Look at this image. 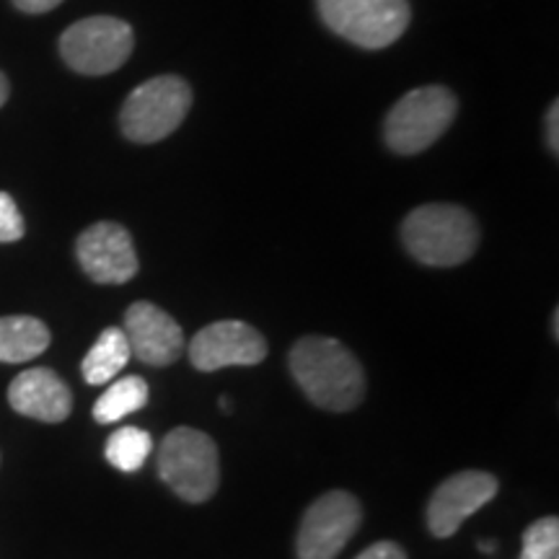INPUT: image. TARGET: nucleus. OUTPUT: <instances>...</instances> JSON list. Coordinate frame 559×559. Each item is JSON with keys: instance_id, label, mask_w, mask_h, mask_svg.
<instances>
[{"instance_id": "f3484780", "label": "nucleus", "mask_w": 559, "mask_h": 559, "mask_svg": "<svg viewBox=\"0 0 559 559\" xmlns=\"http://www.w3.org/2000/svg\"><path fill=\"white\" fill-rule=\"evenodd\" d=\"M153 440L140 428H120L107 440V461L124 474L138 472L151 456Z\"/></svg>"}, {"instance_id": "39448f33", "label": "nucleus", "mask_w": 559, "mask_h": 559, "mask_svg": "<svg viewBox=\"0 0 559 559\" xmlns=\"http://www.w3.org/2000/svg\"><path fill=\"white\" fill-rule=\"evenodd\" d=\"M192 88L177 75H158L132 91L120 111V128L132 143H158L185 122Z\"/></svg>"}, {"instance_id": "20e7f679", "label": "nucleus", "mask_w": 559, "mask_h": 559, "mask_svg": "<svg viewBox=\"0 0 559 559\" xmlns=\"http://www.w3.org/2000/svg\"><path fill=\"white\" fill-rule=\"evenodd\" d=\"M456 111V96L445 86L415 88L391 107L383 122V138L394 153L415 156L451 128Z\"/></svg>"}, {"instance_id": "b1692460", "label": "nucleus", "mask_w": 559, "mask_h": 559, "mask_svg": "<svg viewBox=\"0 0 559 559\" xmlns=\"http://www.w3.org/2000/svg\"><path fill=\"white\" fill-rule=\"evenodd\" d=\"M479 549L481 551H495V544L492 542H479Z\"/></svg>"}, {"instance_id": "aec40b11", "label": "nucleus", "mask_w": 559, "mask_h": 559, "mask_svg": "<svg viewBox=\"0 0 559 559\" xmlns=\"http://www.w3.org/2000/svg\"><path fill=\"white\" fill-rule=\"evenodd\" d=\"M355 559H407V555H404V549L396 542H379Z\"/></svg>"}, {"instance_id": "1a4fd4ad", "label": "nucleus", "mask_w": 559, "mask_h": 559, "mask_svg": "<svg viewBox=\"0 0 559 559\" xmlns=\"http://www.w3.org/2000/svg\"><path fill=\"white\" fill-rule=\"evenodd\" d=\"M75 257L86 275L99 285H122L138 275V254L130 230L102 221L88 226L75 241Z\"/></svg>"}, {"instance_id": "9b49d317", "label": "nucleus", "mask_w": 559, "mask_h": 559, "mask_svg": "<svg viewBox=\"0 0 559 559\" xmlns=\"http://www.w3.org/2000/svg\"><path fill=\"white\" fill-rule=\"evenodd\" d=\"M498 495V479L487 472H459L432 492L428 506V526L432 536L449 539L469 515Z\"/></svg>"}, {"instance_id": "6e6552de", "label": "nucleus", "mask_w": 559, "mask_h": 559, "mask_svg": "<svg viewBox=\"0 0 559 559\" xmlns=\"http://www.w3.org/2000/svg\"><path fill=\"white\" fill-rule=\"evenodd\" d=\"M362 508L355 495L345 489H332L321 495L306 510L300 521L296 551L298 559H337L355 531L360 528Z\"/></svg>"}, {"instance_id": "9d476101", "label": "nucleus", "mask_w": 559, "mask_h": 559, "mask_svg": "<svg viewBox=\"0 0 559 559\" xmlns=\"http://www.w3.org/2000/svg\"><path fill=\"white\" fill-rule=\"evenodd\" d=\"M264 358H267V342L243 321H215L190 342L192 366L205 373L230 366H260Z\"/></svg>"}, {"instance_id": "423d86ee", "label": "nucleus", "mask_w": 559, "mask_h": 559, "mask_svg": "<svg viewBox=\"0 0 559 559\" xmlns=\"http://www.w3.org/2000/svg\"><path fill=\"white\" fill-rule=\"evenodd\" d=\"M321 19L337 37L362 50L394 45L409 26L407 0H317Z\"/></svg>"}, {"instance_id": "6ab92c4d", "label": "nucleus", "mask_w": 559, "mask_h": 559, "mask_svg": "<svg viewBox=\"0 0 559 559\" xmlns=\"http://www.w3.org/2000/svg\"><path fill=\"white\" fill-rule=\"evenodd\" d=\"M26 223L21 218L16 200L9 192H0V243H13L24 239Z\"/></svg>"}, {"instance_id": "f257e3e1", "label": "nucleus", "mask_w": 559, "mask_h": 559, "mask_svg": "<svg viewBox=\"0 0 559 559\" xmlns=\"http://www.w3.org/2000/svg\"><path fill=\"white\" fill-rule=\"evenodd\" d=\"M290 373L321 409L349 412L366 396V373L342 342L332 337L298 340L290 349Z\"/></svg>"}, {"instance_id": "412c9836", "label": "nucleus", "mask_w": 559, "mask_h": 559, "mask_svg": "<svg viewBox=\"0 0 559 559\" xmlns=\"http://www.w3.org/2000/svg\"><path fill=\"white\" fill-rule=\"evenodd\" d=\"M547 145H549V151L555 153H559V104L555 102L549 107V111H547Z\"/></svg>"}, {"instance_id": "dca6fc26", "label": "nucleus", "mask_w": 559, "mask_h": 559, "mask_svg": "<svg viewBox=\"0 0 559 559\" xmlns=\"http://www.w3.org/2000/svg\"><path fill=\"white\" fill-rule=\"evenodd\" d=\"M148 404V383L140 376H124L111 386L94 404V419L99 425H111L117 419L132 415Z\"/></svg>"}, {"instance_id": "5701e85b", "label": "nucleus", "mask_w": 559, "mask_h": 559, "mask_svg": "<svg viewBox=\"0 0 559 559\" xmlns=\"http://www.w3.org/2000/svg\"><path fill=\"white\" fill-rule=\"evenodd\" d=\"M9 94H11V86H9V79H5L3 73H0V107H3L5 102H9Z\"/></svg>"}, {"instance_id": "2eb2a0df", "label": "nucleus", "mask_w": 559, "mask_h": 559, "mask_svg": "<svg viewBox=\"0 0 559 559\" xmlns=\"http://www.w3.org/2000/svg\"><path fill=\"white\" fill-rule=\"evenodd\" d=\"M130 342L124 337V330L109 326L99 334L94 347L88 349L86 358L81 362V373L91 386H102L109 383L130 360Z\"/></svg>"}, {"instance_id": "7ed1b4c3", "label": "nucleus", "mask_w": 559, "mask_h": 559, "mask_svg": "<svg viewBox=\"0 0 559 559\" xmlns=\"http://www.w3.org/2000/svg\"><path fill=\"white\" fill-rule=\"evenodd\" d=\"M158 474L177 492V498L207 502L221 481L218 445L202 430H171L160 440Z\"/></svg>"}, {"instance_id": "0eeeda50", "label": "nucleus", "mask_w": 559, "mask_h": 559, "mask_svg": "<svg viewBox=\"0 0 559 559\" xmlns=\"http://www.w3.org/2000/svg\"><path fill=\"white\" fill-rule=\"evenodd\" d=\"M135 34L130 24L115 16L75 21L60 37V55L68 68L81 75H107L128 62Z\"/></svg>"}, {"instance_id": "a211bd4d", "label": "nucleus", "mask_w": 559, "mask_h": 559, "mask_svg": "<svg viewBox=\"0 0 559 559\" xmlns=\"http://www.w3.org/2000/svg\"><path fill=\"white\" fill-rule=\"evenodd\" d=\"M559 551V521L555 515L534 521L523 531L521 559H557Z\"/></svg>"}, {"instance_id": "f8f14e48", "label": "nucleus", "mask_w": 559, "mask_h": 559, "mask_svg": "<svg viewBox=\"0 0 559 559\" xmlns=\"http://www.w3.org/2000/svg\"><path fill=\"white\" fill-rule=\"evenodd\" d=\"M124 337L130 353L148 366L164 368L185 353V332L164 309L148 300H138L124 313Z\"/></svg>"}, {"instance_id": "f03ea898", "label": "nucleus", "mask_w": 559, "mask_h": 559, "mask_svg": "<svg viewBox=\"0 0 559 559\" xmlns=\"http://www.w3.org/2000/svg\"><path fill=\"white\" fill-rule=\"evenodd\" d=\"M402 241L417 262L428 267H456L472 260L479 247V226L459 205H419L402 223Z\"/></svg>"}, {"instance_id": "4468645a", "label": "nucleus", "mask_w": 559, "mask_h": 559, "mask_svg": "<svg viewBox=\"0 0 559 559\" xmlns=\"http://www.w3.org/2000/svg\"><path fill=\"white\" fill-rule=\"evenodd\" d=\"M52 334L34 317H0V362H26L50 347Z\"/></svg>"}, {"instance_id": "ddd939ff", "label": "nucleus", "mask_w": 559, "mask_h": 559, "mask_svg": "<svg viewBox=\"0 0 559 559\" xmlns=\"http://www.w3.org/2000/svg\"><path fill=\"white\" fill-rule=\"evenodd\" d=\"M9 404L19 415L39 423H62L73 409V394L55 370L32 368L11 381Z\"/></svg>"}, {"instance_id": "4be33fe9", "label": "nucleus", "mask_w": 559, "mask_h": 559, "mask_svg": "<svg viewBox=\"0 0 559 559\" xmlns=\"http://www.w3.org/2000/svg\"><path fill=\"white\" fill-rule=\"evenodd\" d=\"M60 3L62 0H13V5H16L21 13H32V16L58 9Z\"/></svg>"}]
</instances>
